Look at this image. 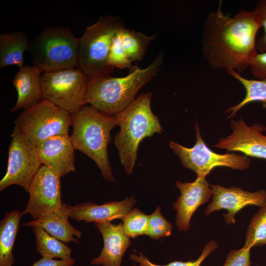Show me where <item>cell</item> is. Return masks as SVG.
<instances>
[{
  "mask_svg": "<svg viewBox=\"0 0 266 266\" xmlns=\"http://www.w3.org/2000/svg\"><path fill=\"white\" fill-rule=\"evenodd\" d=\"M266 244V205L261 207L253 216L248 226L246 240L243 248Z\"/></svg>",
  "mask_w": 266,
  "mask_h": 266,
  "instance_id": "cell-25",
  "label": "cell"
},
{
  "mask_svg": "<svg viewBox=\"0 0 266 266\" xmlns=\"http://www.w3.org/2000/svg\"><path fill=\"white\" fill-rule=\"evenodd\" d=\"M252 75L260 80H266V52L257 53L249 67Z\"/></svg>",
  "mask_w": 266,
  "mask_h": 266,
  "instance_id": "cell-32",
  "label": "cell"
},
{
  "mask_svg": "<svg viewBox=\"0 0 266 266\" xmlns=\"http://www.w3.org/2000/svg\"><path fill=\"white\" fill-rule=\"evenodd\" d=\"M217 247L218 245L215 241L211 240L205 245L201 254L196 260L186 262L174 261L165 265L155 264L150 262L143 254L138 252H137L136 253H131L130 259L139 264L135 265L133 264V266H200L205 258Z\"/></svg>",
  "mask_w": 266,
  "mask_h": 266,
  "instance_id": "cell-26",
  "label": "cell"
},
{
  "mask_svg": "<svg viewBox=\"0 0 266 266\" xmlns=\"http://www.w3.org/2000/svg\"><path fill=\"white\" fill-rule=\"evenodd\" d=\"M30 40L27 34L14 30L0 34V68L10 66H24V53L28 51Z\"/></svg>",
  "mask_w": 266,
  "mask_h": 266,
  "instance_id": "cell-20",
  "label": "cell"
},
{
  "mask_svg": "<svg viewBox=\"0 0 266 266\" xmlns=\"http://www.w3.org/2000/svg\"><path fill=\"white\" fill-rule=\"evenodd\" d=\"M71 206L63 203L60 209L38 219L24 223L22 225L28 227H41L51 235L66 243L69 242L79 243L78 240L74 236L80 239L82 233L69 222L68 218L71 215Z\"/></svg>",
  "mask_w": 266,
  "mask_h": 266,
  "instance_id": "cell-19",
  "label": "cell"
},
{
  "mask_svg": "<svg viewBox=\"0 0 266 266\" xmlns=\"http://www.w3.org/2000/svg\"><path fill=\"white\" fill-rule=\"evenodd\" d=\"M101 233L103 247L100 255L92 260L95 266H120L123 256L132 244L125 233L123 223L114 224L110 222L95 223Z\"/></svg>",
  "mask_w": 266,
  "mask_h": 266,
  "instance_id": "cell-16",
  "label": "cell"
},
{
  "mask_svg": "<svg viewBox=\"0 0 266 266\" xmlns=\"http://www.w3.org/2000/svg\"><path fill=\"white\" fill-rule=\"evenodd\" d=\"M60 178L52 169L42 165L31 183L29 200L21 216L29 214L36 220L60 209L63 205Z\"/></svg>",
  "mask_w": 266,
  "mask_h": 266,
  "instance_id": "cell-11",
  "label": "cell"
},
{
  "mask_svg": "<svg viewBox=\"0 0 266 266\" xmlns=\"http://www.w3.org/2000/svg\"><path fill=\"white\" fill-rule=\"evenodd\" d=\"M259 17L263 27L264 34L256 41V48L259 53L266 52V0H260L256 4L253 10Z\"/></svg>",
  "mask_w": 266,
  "mask_h": 266,
  "instance_id": "cell-30",
  "label": "cell"
},
{
  "mask_svg": "<svg viewBox=\"0 0 266 266\" xmlns=\"http://www.w3.org/2000/svg\"><path fill=\"white\" fill-rule=\"evenodd\" d=\"M250 250L242 247L230 251L223 266H251Z\"/></svg>",
  "mask_w": 266,
  "mask_h": 266,
  "instance_id": "cell-31",
  "label": "cell"
},
{
  "mask_svg": "<svg viewBox=\"0 0 266 266\" xmlns=\"http://www.w3.org/2000/svg\"><path fill=\"white\" fill-rule=\"evenodd\" d=\"M136 200L127 197L122 201H112L98 205L90 202L71 206L70 218L75 221L90 222H110L115 219H123L132 210Z\"/></svg>",
  "mask_w": 266,
  "mask_h": 266,
  "instance_id": "cell-17",
  "label": "cell"
},
{
  "mask_svg": "<svg viewBox=\"0 0 266 266\" xmlns=\"http://www.w3.org/2000/svg\"><path fill=\"white\" fill-rule=\"evenodd\" d=\"M121 34L123 47L133 62L143 59L149 45L155 40L157 35V33L147 35L125 27L122 29Z\"/></svg>",
  "mask_w": 266,
  "mask_h": 266,
  "instance_id": "cell-24",
  "label": "cell"
},
{
  "mask_svg": "<svg viewBox=\"0 0 266 266\" xmlns=\"http://www.w3.org/2000/svg\"><path fill=\"white\" fill-rule=\"evenodd\" d=\"M172 224L161 213V207L158 206L155 211L149 215L148 231L147 235L151 239L158 240L171 234Z\"/></svg>",
  "mask_w": 266,
  "mask_h": 266,
  "instance_id": "cell-29",
  "label": "cell"
},
{
  "mask_svg": "<svg viewBox=\"0 0 266 266\" xmlns=\"http://www.w3.org/2000/svg\"><path fill=\"white\" fill-rule=\"evenodd\" d=\"M196 143L191 148L170 141L169 147L177 155L183 166L195 172L197 177H205L216 167L225 166L233 169L248 168L251 161L245 155L227 152L218 154L208 148L203 141L198 123L195 125Z\"/></svg>",
  "mask_w": 266,
  "mask_h": 266,
  "instance_id": "cell-9",
  "label": "cell"
},
{
  "mask_svg": "<svg viewBox=\"0 0 266 266\" xmlns=\"http://www.w3.org/2000/svg\"><path fill=\"white\" fill-rule=\"evenodd\" d=\"M228 73L236 79L246 91L245 97L239 103L225 111V113L231 112L228 118L233 117L245 105L255 101L261 102L262 107L266 110V80L247 79L235 71Z\"/></svg>",
  "mask_w": 266,
  "mask_h": 266,
  "instance_id": "cell-23",
  "label": "cell"
},
{
  "mask_svg": "<svg viewBox=\"0 0 266 266\" xmlns=\"http://www.w3.org/2000/svg\"><path fill=\"white\" fill-rule=\"evenodd\" d=\"M71 115L73 130L70 137L75 150L94 161L105 180L114 181L107 146L111 131L117 125L116 116L101 112L89 105H85Z\"/></svg>",
  "mask_w": 266,
  "mask_h": 266,
  "instance_id": "cell-4",
  "label": "cell"
},
{
  "mask_svg": "<svg viewBox=\"0 0 266 266\" xmlns=\"http://www.w3.org/2000/svg\"><path fill=\"white\" fill-rule=\"evenodd\" d=\"M124 27L119 16H101L95 23L87 26L79 38L76 67L90 81L110 75L114 68L108 62L113 38Z\"/></svg>",
  "mask_w": 266,
  "mask_h": 266,
  "instance_id": "cell-5",
  "label": "cell"
},
{
  "mask_svg": "<svg viewBox=\"0 0 266 266\" xmlns=\"http://www.w3.org/2000/svg\"><path fill=\"white\" fill-rule=\"evenodd\" d=\"M217 9L206 16L203 26V58L215 69L239 74L246 70L256 55V37L262 27L254 10H240L233 17Z\"/></svg>",
  "mask_w": 266,
  "mask_h": 266,
  "instance_id": "cell-1",
  "label": "cell"
},
{
  "mask_svg": "<svg viewBox=\"0 0 266 266\" xmlns=\"http://www.w3.org/2000/svg\"><path fill=\"white\" fill-rule=\"evenodd\" d=\"M164 54L160 52L146 67L136 66L124 77L110 75L89 81L85 104L99 111L116 115L129 106L138 92L159 72Z\"/></svg>",
  "mask_w": 266,
  "mask_h": 266,
  "instance_id": "cell-2",
  "label": "cell"
},
{
  "mask_svg": "<svg viewBox=\"0 0 266 266\" xmlns=\"http://www.w3.org/2000/svg\"><path fill=\"white\" fill-rule=\"evenodd\" d=\"M230 127L231 134L221 138L212 147L266 160V135L263 134L266 130L265 126L254 124L248 126L240 118L239 120H232Z\"/></svg>",
  "mask_w": 266,
  "mask_h": 266,
  "instance_id": "cell-12",
  "label": "cell"
},
{
  "mask_svg": "<svg viewBox=\"0 0 266 266\" xmlns=\"http://www.w3.org/2000/svg\"><path fill=\"white\" fill-rule=\"evenodd\" d=\"M152 98L151 93H143L115 115L120 130L114 136V142L120 162L128 175L133 173L141 142L164 131L158 116L151 110Z\"/></svg>",
  "mask_w": 266,
  "mask_h": 266,
  "instance_id": "cell-3",
  "label": "cell"
},
{
  "mask_svg": "<svg viewBox=\"0 0 266 266\" xmlns=\"http://www.w3.org/2000/svg\"><path fill=\"white\" fill-rule=\"evenodd\" d=\"M21 217V212L15 209L6 212L0 221V266H12L15 264L12 249Z\"/></svg>",
  "mask_w": 266,
  "mask_h": 266,
  "instance_id": "cell-21",
  "label": "cell"
},
{
  "mask_svg": "<svg viewBox=\"0 0 266 266\" xmlns=\"http://www.w3.org/2000/svg\"><path fill=\"white\" fill-rule=\"evenodd\" d=\"M79 40L66 27L43 29L30 40L33 65L42 73L76 67Z\"/></svg>",
  "mask_w": 266,
  "mask_h": 266,
  "instance_id": "cell-6",
  "label": "cell"
},
{
  "mask_svg": "<svg viewBox=\"0 0 266 266\" xmlns=\"http://www.w3.org/2000/svg\"><path fill=\"white\" fill-rule=\"evenodd\" d=\"M41 81L43 99L64 110L72 114L85 105L89 80L77 67L43 72Z\"/></svg>",
  "mask_w": 266,
  "mask_h": 266,
  "instance_id": "cell-8",
  "label": "cell"
},
{
  "mask_svg": "<svg viewBox=\"0 0 266 266\" xmlns=\"http://www.w3.org/2000/svg\"><path fill=\"white\" fill-rule=\"evenodd\" d=\"M42 74L41 71L33 65H25L19 68L12 80L17 91V99L11 112L30 108L43 99Z\"/></svg>",
  "mask_w": 266,
  "mask_h": 266,
  "instance_id": "cell-18",
  "label": "cell"
},
{
  "mask_svg": "<svg viewBox=\"0 0 266 266\" xmlns=\"http://www.w3.org/2000/svg\"><path fill=\"white\" fill-rule=\"evenodd\" d=\"M122 221L124 232L129 237L134 238L140 235L147 234L149 215L137 208L133 209Z\"/></svg>",
  "mask_w": 266,
  "mask_h": 266,
  "instance_id": "cell-27",
  "label": "cell"
},
{
  "mask_svg": "<svg viewBox=\"0 0 266 266\" xmlns=\"http://www.w3.org/2000/svg\"><path fill=\"white\" fill-rule=\"evenodd\" d=\"M14 123L29 142L37 146L51 136L68 134L72 125V115L43 99L34 106L24 110Z\"/></svg>",
  "mask_w": 266,
  "mask_h": 266,
  "instance_id": "cell-7",
  "label": "cell"
},
{
  "mask_svg": "<svg viewBox=\"0 0 266 266\" xmlns=\"http://www.w3.org/2000/svg\"><path fill=\"white\" fill-rule=\"evenodd\" d=\"M33 228L34 233L36 250L43 257L69 261L71 249L63 242L51 235L43 229L37 226Z\"/></svg>",
  "mask_w": 266,
  "mask_h": 266,
  "instance_id": "cell-22",
  "label": "cell"
},
{
  "mask_svg": "<svg viewBox=\"0 0 266 266\" xmlns=\"http://www.w3.org/2000/svg\"><path fill=\"white\" fill-rule=\"evenodd\" d=\"M175 185L181 193L173 204L177 212L175 223L179 231H186L190 228V222L195 211L212 196V190L205 177H197L192 182L177 181Z\"/></svg>",
  "mask_w": 266,
  "mask_h": 266,
  "instance_id": "cell-14",
  "label": "cell"
},
{
  "mask_svg": "<svg viewBox=\"0 0 266 266\" xmlns=\"http://www.w3.org/2000/svg\"><path fill=\"white\" fill-rule=\"evenodd\" d=\"M212 190V201L205 210V214L226 209L227 213L223 214L228 225L235 223V215L247 205H256L260 207L266 205V190H261L251 192L244 191L241 188L233 187L229 188L220 185L211 184Z\"/></svg>",
  "mask_w": 266,
  "mask_h": 266,
  "instance_id": "cell-13",
  "label": "cell"
},
{
  "mask_svg": "<svg viewBox=\"0 0 266 266\" xmlns=\"http://www.w3.org/2000/svg\"><path fill=\"white\" fill-rule=\"evenodd\" d=\"M10 136L7 170L0 181V191L17 185L28 192L31 183L42 165L36 146L15 126Z\"/></svg>",
  "mask_w": 266,
  "mask_h": 266,
  "instance_id": "cell-10",
  "label": "cell"
},
{
  "mask_svg": "<svg viewBox=\"0 0 266 266\" xmlns=\"http://www.w3.org/2000/svg\"><path fill=\"white\" fill-rule=\"evenodd\" d=\"M74 264V259L69 261L57 260L52 258L42 257L40 259L34 262L31 266H73Z\"/></svg>",
  "mask_w": 266,
  "mask_h": 266,
  "instance_id": "cell-33",
  "label": "cell"
},
{
  "mask_svg": "<svg viewBox=\"0 0 266 266\" xmlns=\"http://www.w3.org/2000/svg\"><path fill=\"white\" fill-rule=\"evenodd\" d=\"M42 163L61 178L74 171V148L68 134L51 136L37 146Z\"/></svg>",
  "mask_w": 266,
  "mask_h": 266,
  "instance_id": "cell-15",
  "label": "cell"
},
{
  "mask_svg": "<svg viewBox=\"0 0 266 266\" xmlns=\"http://www.w3.org/2000/svg\"><path fill=\"white\" fill-rule=\"evenodd\" d=\"M120 29L115 33L110 48L108 62L109 65L115 68L130 69L133 70L136 66L132 65V61L127 56L123 47L121 39V30Z\"/></svg>",
  "mask_w": 266,
  "mask_h": 266,
  "instance_id": "cell-28",
  "label": "cell"
}]
</instances>
